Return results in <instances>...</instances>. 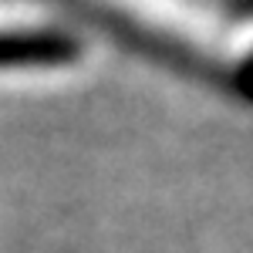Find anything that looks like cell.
<instances>
[{"mask_svg":"<svg viewBox=\"0 0 253 253\" xmlns=\"http://www.w3.org/2000/svg\"><path fill=\"white\" fill-rule=\"evenodd\" d=\"M250 7H253V0H250Z\"/></svg>","mask_w":253,"mask_h":253,"instance_id":"6da1fadb","label":"cell"}]
</instances>
